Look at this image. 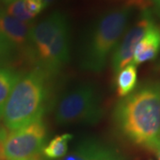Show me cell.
Instances as JSON below:
<instances>
[{
  "label": "cell",
  "mask_w": 160,
  "mask_h": 160,
  "mask_svg": "<svg viewBox=\"0 0 160 160\" xmlns=\"http://www.w3.org/2000/svg\"><path fill=\"white\" fill-rule=\"evenodd\" d=\"M153 23L154 20L151 12L148 9H144L139 19L126 31L123 39L114 49L111 59V67L115 75L132 62L136 46Z\"/></svg>",
  "instance_id": "6"
},
{
  "label": "cell",
  "mask_w": 160,
  "mask_h": 160,
  "mask_svg": "<svg viewBox=\"0 0 160 160\" xmlns=\"http://www.w3.org/2000/svg\"><path fill=\"white\" fill-rule=\"evenodd\" d=\"M12 48V45L5 38V37L0 33V57L6 54L10 49Z\"/></svg>",
  "instance_id": "15"
},
{
  "label": "cell",
  "mask_w": 160,
  "mask_h": 160,
  "mask_svg": "<svg viewBox=\"0 0 160 160\" xmlns=\"http://www.w3.org/2000/svg\"><path fill=\"white\" fill-rule=\"evenodd\" d=\"M19 78L20 75L14 71L0 69V118H2L5 105Z\"/></svg>",
  "instance_id": "12"
},
{
  "label": "cell",
  "mask_w": 160,
  "mask_h": 160,
  "mask_svg": "<svg viewBox=\"0 0 160 160\" xmlns=\"http://www.w3.org/2000/svg\"><path fill=\"white\" fill-rule=\"evenodd\" d=\"M9 1H11V0H3V2L5 3V4H6V3H8ZM45 1V3H46V5H47V6H49L50 4H52L53 1H55V0H44Z\"/></svg>",
  "instance_id": "19"
},
{
  "label": "cell",
  "mask_w": 160,
  "mask_h": 160,
  "mask_svg": "<svg viewBox=\"0 0 160 160\" xmlns=\"http://www.w3.org/2000/svg\"><path fill=\"white\" fill-rule=\"evenodd\" d=\"M46 127L43 119L7 132L0 141V160H43Z\"/></svg>",
  "instance_id": "5"
},
{
  "label": "cell",
  "mask_w": 160,
  "mask_h": 160,
  "mask_svg": "<svg viewBox=\"0 0 160 160\" xmlns=\"http://www.w3.org/2000/svg\"><path fill=\"white\" fill-rule=\"evenodd\" d=\"M46 75L36 68L19 78L2 114L7 129L15 131L42 118L47 95Z\"/></svg>",
  "instance_id": "3"
},
{
  "label": "cell",
  "mask_w": 160,
  "mask_h": 160,
  "mask_svg": "<svg viewBox=\"0 0 160 160\" xmlns=\"http://www.w3.org/2000/svg\"><path fill=\"white\" fill-rule=\"evenodd\" d=\"M32 26V22H24L6 12H0V33L12 47L28 49Z\"/></svg>",
  "instance_id": "8"
},
{
  "label": "cell",
  "mask_w": 160,
  "mask_h": 160,
  "mask_svg": "<svg viewBox=\"0 0 160 160\" xmlns=\"http://www.w3.org/2000/svg\"><path fill=\"white\" fill-rule=\"evenodd\" d=\"M116 78V86L118 95L121 98L131 93L137 85V66L129 63L120 70Z\"/></svg>",
  "instance_id": "10"
},
{
  "label": "cell",
  "mask_w": 160,
  "mask_h": 160,
  "mask_svg": "<svg viewBox=\"0 0 160 160\" xmlns=\"http://www.w3.org/2000/svg\"><path fill=\"white\" fill-rule=\"evenodd\" d=\"M103 116L101 95L90 83H82L58 100L54 117L59 125H95Z\"/></svg>",
  "instance_id": "4"
},
{
  "label": "cell",
  "mask_w": 160,
  "mask_h": 160,
  "mask_svg": "<svg viewBox=\"0 0 160 160\" xmlns=\"http://www.w3.org/2000/svg\"><path fill=\"white\" fill-rule=\"evenodd\" d=\"M6 13L19 21L31 22L35 16L30 13L25 6L24 0H11L6 3Z\"/></svg>",
  "instance_id": "13"
},
{
  "label": "cell",
  "mask_w": 160,
  "mask_h": 160,
  "mask_svg": "<svg viewBox=\"0 0 160 160\" xmlns=\"http://www.w3.org/2000/svg\"><path fill=\"white\" fill-rule=\"evenodd\" d=\"M57 160H122L119 153L95 138L81 141L69 154Z\"/></svg>",
  "instance_id": "7"
},
{
  "label": "cell",
  "mask_w": 160,
  "mask_h": 160,
  "mask_svg": "<svg viewBox=\"0 0 160 160\" xmlns=\"http://www.w3.org/2000/svg\"><path fill=\"white\" fill-rule=\"evenodd\" d=\"M132 10L127 4L108 10L95 20L80 49L79 65L84 70L98 73L104 69L109 54L126 31Z\"/></svg>",
  "instance_id": "2"
},
{
  "label": "cell",
  "mask_w": 160,
  "mask_h": 160,
  "mask_svg": "<svg viewBox=\"0 0 160 160\" xmlns=\"http://www.w3.org/2000/svg\"><path fill=\"white\" fill-rule=\"evenodd\" d=\"M117 130L139 146L153 150L160 141V82L149 80L115 106Z\"/></svg>",
  "instance_id": "1"
},
{
  "label": "cell",
  "mask_w": 160,
  "mask_h": 160,
  "mask_svg": "<svg viewBox=\"0 0 160 160\" xmlns=\"http://www.w3.org/2000/svg\"><path fill=\"white\" fill-rule=\"evenodd\" d=\"M6 134H7V132H6V129L2 128L1 126H0V141H1V140H3L4 138L6 137Z\"/></svg>",
  "instance_id": "18"
},
{
  "label": "cell",
  "mask_w": 160,
  "mask_h": 160,
  "mask_svg": "<svg viewBox=\"0 0 160 160\" xmlns=\"http://www.w3.org/2000/svg\"><path fill=\"white\" fill-rule=\"evenodd\" d=\"M72 138L73 135L70 133L56 135L52 139L46 147H44L42 154L47 159L57 160L62 158L67 154L69 142L72 140Z\"/></svg>",
  "instance_id": "11"
},
{
  "label": "cell",
  "mask_w": 160,
  "mask_h": 160,
  "mask_svg": "<svg viewBox=\"0 0 160 160\" xmlns=\"http://www.w3.org/2000/svg\"><path fill=\"white\" fill-rule=\"evenodd\" d=\"M160 51V25L153 23L135 48L132 63L139 65L157 57Z\"/></svg>",
  "instance_id": "9"
},
{
  "label": "cell",
  "mask_w": 160,
  "mask_h": 160,
  "mask_svg": "<svg viewBox=\"0 0 160 160\" xmlns=\"http://www.w3.org/2000/svg\"><path fill=\"white\" fill-rule=\"evenodd\" d=\"M151 4H153L156 10L160 13V0H151Z\"/></svg>",
  "instance_id": "17"
},
{
  "label": "cell",
  "mask_w": 160,
  "mask_h": 160,
  "mask_svg": "<svg viewBox=\"0 0 160 160\" xmlns=\"http://www.w3.org/2000/svg\"><path fill=\"white\" fill-rule=\"evenodd\" d=\"M152 151H154L156 155H157V157H158V160H160V141L158 142L157 143V145L155 146V148L153 149Z\"/></svg>",
  "instance_id": "16"
},
{
  "label": "cell",
  "mask_w": 160,
  "mask_h": 160,
  "mask_svg": "<svg viewBox=\"0 0 160 160\" xmlns=\"http://www.w3.org/2000/svg\"><path fill=\"white\" fill-rule=\"evenodd\" d=\"M24 2L28 11L32 13L35 17L47 7V5L44 0H24Z\"/></svg>",
  "instance_id": "14"
}]
</instances>
